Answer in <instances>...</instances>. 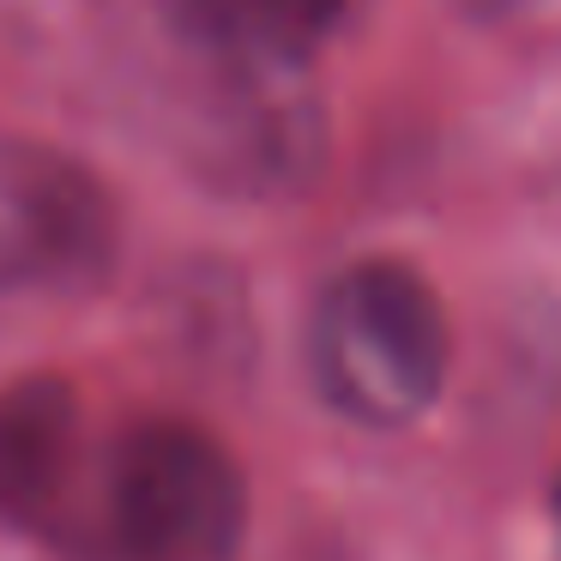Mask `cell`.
Segmentation results:
<instances>
[{"label":"cell","mask_w":561,"mask_h":561,"mask_svg":"<svg viewBox=\"0 0 561 561\" xmlns=\"http://www.w3.org/2000/svg\"><path fill=\"white\" fill-rule=\"evenodd\" d=\"M549 513H556V531H561V471H556V489H549Z\"/></svg>","instance_id":"7"},{"label":"cell","mask_w":561,"mask_h":561,"mask_svg":"<svg viewBox=\"0 0 561 561\" xmlns=\"http://www.w3.org/2000/svg\"><path fill=\"white\" fill-rule=\"evenodd\" d=\"M363 0H163L170 25L218 67L302 73Z\"/></svg>","instance_id":"5"},{"label":"cell","mask_w":561,"mask_h":561,"mask_svg":"<svg viewBox=\"0 0 561 561\" xmlns=\"http://www.w3.org/2000/svg\"><path fill=\"white\" fill-rule=\"evenodd\" d=\"M453 332L435 284L411 260H351L308 314V375L327 411L356 428H404L440 399Z\"/></svg>","instance_id":"2"},{"label":"cell","mask_w":561,"mask_h":561,"mask_svg":"<svg viewBox=\"0 0 561 561\" xmlns=\"http://www.w3.org/2000/svg\"><path fill=\"white\" fill-rule=\"evenodd\" d=\"M122 224L91 163L0 134V296H91L115 266Z\"/></svg>","instance_id":"3"},{"label":"cell","mask_w":561,"mask_h":561,"mask_svg":"<svg viewBox=\"0 0 561 561\" xmlns=\"http://www.w3.org/2000/svg\"><path fill=\"white\" fill-rule=\"evenodd\" d=\"M248 477L211 428L139 416L110 440L79 519V561H236Z\"/></svg>","instance_id":"1"},{"label":"cell","mask_w":561,"mask_h":561,"mask_svg":"<svg viewBox=\"0 0 561 561\" xmlns=\"http://www.w3.org/2000/svg\"><path fill=\"white\" fill-rule=\"evenodd\" d=\"M453 7H459L465 19H483L489 25V19H513L519 7H531V0H453Z\"/></svg>","instance_id":"6"},{"label":"cell","mask_w":561,"mask_h":561,"mask_svg":"<svg viewBox=\"0 0 561 561\" xmlns=\"http://www.w3.org/2000/svg\"><path fill=\"white\" fill-rule=\"evenodd\" d=\"M79 453V392L61 375L0 387V531H43L67 507Z\"/></svg>","instance_id":"4"}]
</instances>
